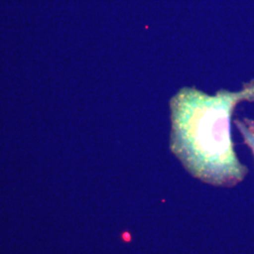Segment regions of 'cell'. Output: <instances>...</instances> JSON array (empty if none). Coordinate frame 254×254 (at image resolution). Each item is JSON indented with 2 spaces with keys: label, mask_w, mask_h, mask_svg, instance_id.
Masks as SVG:
<instances>
[{
  "label": "cell",
  "mask_w": 254,
  "mask_h": 254,
  "mask_svg": "<svg viewBox=\"0 0 254 254\" xmlns=\"http://www.w3.org/2000/svg\"><path fill=\"white\" fill-rule=\"evenodd\" d=\"M235 124L238 128L239 132L244 138L246 144L249 146V148L252 150L253 154L254 155V134L246 126L245 123L240 120H235Z\"/></svg>",
  "instance_id": "obj_2"
},
{
  "label": "cell",
  "mask_w": 254,
  "mask_h": 254,
  "mask_svg": "<svg viewBox=\"0 0 254 254\" xmlns=\"http://www.w3.org/2000/svg\"><path fill=\"white\" fill-rule=\"evenodd\" d=\"M243 122L245 123V125L248 127V128L254 134V120L245 118L243 120Z\"/></svg>",
  "instance_id": "obj_3"
},
{
  "label": "cell",
  "mask_w": 254,
  "mask_h": 254,
  "mask_svg": "<svg viewBox=\"0 0 254 254\" xmlns=\"http://www.w3.org/2000/svg\"><path fill=\"white\" fill-rule=\"evenodd\" d=\"M242 102H254V79L240 91L220 90L215 95L184 87L170 101V148L193 177L221 188L245 179L248 168L231 136V118Z\"/></svg>",
  "instance_id": "obj_1"
}]
</instances>
